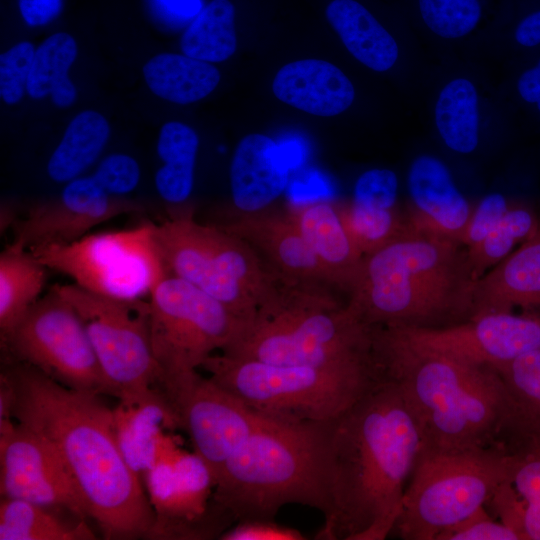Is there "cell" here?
Instances as JSON below:
<instances>
[{
  "mask_svg": "<svg viewBox=\"0 0 540 540\" xmlns=\"http://www.w3.org/2000/svg\"><path fill=\"white\" fill-rule=\"evenodd\" d=\"M286 211L329 274L333 286L348 293L364 256L350 240L336 204L314 199L291 203Z\"/></svg>",
  "mask_w": 540,
  "mask_h": 540,
  "instance_id": "603a6c76",
  "label": "cell"
},
{
  "mask_svg": "<svg viewBox=\"0 0 540 540\" xmlns=\"http://www.w3.org/2000/svg\"><path fill=\"white\" fill-rule=\"evenodd\" d=\"M110 137L111 125L102 112L91 108L78 111L48 158L47 176L65 184L85 175L102 158Z\"/></svg>",
  "mask_w": 540,
  "mask_h": 540,
  "instance_id": "4316f807",
  "label": "cell"
},
{
  "mask_svg": "<svg viewBox=\"0 0 540 540\" xmlns=\"http://www.w3.org/2000/svg\"><path fill=\"white\" fill-rule=\"evenodd\" d=\"M78 95L77 84L69 75L52 86L48 99L56 108L65 110L75 105Z\"/></svg>",
  "mask_w": 540,
  "mask_h": 540,
  "instance_id": "bcb514c9",
  "label": "cell"
},
{
  "mask_svg": "<svg viewBox=\"0 0 540 540\" xmlns=\"http://www.w3.org/2000/svg\"><path fill=\"white\" fill-rule=\"evenodd\" d=\"M48 268L28 249L8 245L0 254V332L5 338L41 297Z\"/></svg>",
  "mask_w": 540,
  "mask_h": 540,
  "instance_id": "f1b7e54d",
  "label": "cell"
},
{
  "mask_svg": "<svg viewBox=\"0 0 540 540\" xmlns=\"http://www.w3.org/2000/svg\"><path fill=\"white\" fill-rule=\"evenodd\" d=\"M474 282L457 243L409 227L363 258L347 305L370 327L450 326L472 317Z\"/></svg>",
  "mask_w": 540,
  "mask_h": 540,
  "instance_id": "277c9868",
  "label": "cell"
},
{
  "mask_svg": "<svg viewBox=\"0 0 540 540\" xmlns=\"http://www.w3.org/2000/svg\"><path fill=\"white\" fill-rule=\"evenodd\" d=\"M341 222L354 246L365 257L389 244L405 227L395 209L356 204H336Z\"/></svg>",
  "mask_w": 540,
  "mask_h": 540,
  "instance_id": "836d02e7",
  "label": "cell"
},
{
  "mask_svg": "<svg viewBox=\"0 0 540 540\" xmlns=\"http://www.w3.org/2000/svg\"><path fill=\"white\" fill-rule=\"evenodd\" d=\"M425 25L444 39H458L471 33L480 22L479 0H418Z\"/></svg>",
  "mask_w": 540,
  "mask_h": 540,
  "instance_id": "8d00e7d4",
  "label": "cell"
},
{
  "mask_svg": "<svg viewBox=\"0 0 540 540\" xmlns=\"http://www.w3.org/2000/svg\"><path fill=\"white\" fill-rule=\"evenodd\" d=\"M222 227L246 242L287 284L333 286L287 211L236 214Z\"/></svg>",
  "mask_w": 540,
  "mask_h": 540,
  "instance_id": "ac0fdd59",
  "label": "cell"
},
{
  "mask_svg": "<svg viewBox=\"0 0 540 540\" xmlns=\"http://www.w3.org/2000/svg\"><path fill=\"white\" fill-rule=\"evenodd\" d=\"M517 90L524 101L536 104L540 111V61L520 76Z\"/></svg>",
  "mask_w": 540,
  "mask_h": 540,
  "instance_id": "7dc6e473",
  "label": "cell"
},
{
  "mask_svg": "<svg viewBox=\"0 0 540 540\" xmlns=\"http://www.w3.org/2000/svg\"><path fill=\"white\" fill-rule=\"evenodd\" d=\"M540 223L535 213L524 206H510L502 220L477 245L467 249L466 257L474 281L507 257L515 245L531 238Z\"/></svg>",
  "mask_w": 540,
  "mask_h": 540,
  "instance_id": "d6a6232c",
  "label": "cell"
},
{
  "mask_svg": "<svg viewBox=\"0 0 540 540\" xmlns=\"http://www.w3.org/2000/svg\"><path fill=\"white\" fill-rule=\"evenodd\" d=\"M88 539H95V536L85 520L68 523L44 506L1 497L0 540Z\"/></svg>",
  "mask_w": 540,
  "mask_h": 540,
  "instance_id": "1f68e13d",
  "label": "cell"
},
{
  "mask_svg": "<svg viewBox=\"0 0 540 540\" xmlns=\"http://www.w3.org/2000/svg\"><path fill=\"white\" fill-rule=\"evenodd\" d=\"M272 92L282 103L318 117H334L355 100L349 77L335 64L317 58L283 65L272 81Z\"/></svg>",
  "mask_w": 540,
  "mask_h": 540,
  "instance_id": "44dd1931",
  "label": "cell"
},
{
  "mask_svg": "<svg viewBox=\"0 0 540 540\" xmlns=\"http://www.w3.org/2000/svg\"><path fill=\"white\" fill-rule=\"evenodd\" d=\"M48 269L104 296L143 299L168 274L154 239V224L88 234L68 244L29 250Z\"/></svg>",
  "mask_w": 540,
  "mask_h": 540,
  "instance_id": "8fae6325",
  "label": "cell"
},
{
  "mask_svg": "<svg viewBox=\"0 0 540 540\" xmlns=\"http://www.w3.org/2000/svg\"><path fill=\"white\" fill-rule=\"evenodd\" d=\"M36 45L29 40L12 44L0 54V99L15 106L27 96V85Z\"/></svg>",
  "mask_w": 540,
  "mask_h": 540,
  "instance_id": "74e56055",
  "label": "cell"
},
{
  "mask_svg": "<svg viewBox=\"0 0 540 540\" xmlns=\"http://www.w3.org/2000/svg\"><path fill=\"white\" fill-rule=\"evenodd\" d=\"M493 368L511 395L515 408L513 422L540 432V350Z\"/></svg>",
  "mask_w": 540,
  "mask_h": 540,
  "instance_id": "d590c367",
  "label": "cell"
},
{
  "mask_svg": "<svg viewBox=\"0 0 540 540\" xmlns=\"http://www.w3.org/2000/svg\"><path fill=\"white\" fill-rule=\"evenodd\" d=\"M510 205L500 193L484 196L472 210L460 243L467 249L480 243L502 220Z\"/></svg>",
  "mask_w": 540,
  "mask_h": 540,
  "instance_id": "b9f144b4",
  "label": "cell"
},
{
  "mask_svg": "<svg viewBox=\"0 0 540 540\" xmlns=\"http://www.w3.org/2000/svg\"><path fill=\"white\" fill-rule=\"evenodd\" d=\"M179 49L214 65L229 60L237 50L235 7L230 0H211L181 31Z\"/></svg>",
  "mask_w": 540,
  "mask_h": 540,
  "instance_id": "4dcf8cb0",
  "label": "cell"
},
{
  "mask_svg": "<svg viewBox=\"0 0 540 540\" xmlns=\"http://www.w3.org/2000/svg\"><path fill=\"white\" fill-rule=\"evenodd\" d=\"M13 420L56 452L104 539L151 536L154 508L127 460L115 411L100 395L67 388L15 361L1 374Z\"/></svg>",
  "mask_w": 540,
  "mask_h": 540,
  "instance_id": "6da1fadb",
  "label": "cell"
},
{
  "mask_svg": "<svg viewBox=\"0 0 540 540\" xmlns=\"http://www.w3.org/2000/svg\"><path fill=\"white\" fill-rule=\"evenodd\" d=\"M399 181L396 173L386 168H372L355 181L352 202L369 207L395 209Z\"/></svg>",
  "mask_w": 540,
  "mask_h": 540,
  "instance_id": "ab89813d",
  "label": "cell"
},
{
  "mask_svg": "<svg viewBox=\"0 0 540 540\" xmlns=\"http://www.w3.org/2000/svg\"><path fill=\"white\" fill-rule=\"evenodd\" d=\"M79 55L75 37L57 31L36 45L27 85V96L35 101L48 98L52 86L70 75Z\"/></svg>",
  "mask_w": 540,
  "mask_h": 540,
  "instance_id": "e575fe53",
  "label": "cell"
},
{
  "mask_svg": "<svg viewBox=\"0 0 540 540\" xmlns=\"http://www.w3.org/2000/svg\"><path fill=\"white\" fill-rule=\"evenodd\" d=\"M142 77L152 95L178 106L191 105L207 98L221 81V73L216 65L181 51L153 55L144 63Z\"/></svg>",
  "mask_w": 540,
  "mask_h": 540,
  "instance_id": "d4e9b609",
  "label": "cell"
},
{
  "mask_svg": "<svg viewBox=\"0 0 540 540\" xmlns=\"http://www.w3.org/2000/svg\"><path fill=\"white\" fill-rule=\"evenodd\" d=\"M471 296L472 317L517 307L540 311V226L517 250L474 282Z\"/></svg>",
  "mask_w": 540,
  "mask_h": 540,
  "instance_id": "7402d4cb",
  "label": "cell"
},
{
  "mask_svg": "<svg viewBox=\"0 0 540 540\" xmlns=\"http://www.w3.org/2000/svg\"><path fill=\"white\" fill-rule=\"evenodd\" d=\"M91 175L108 194L125 198L139 186L142 169L134 156L112 152L102 156Z\"/></svg>",
  "mask_w": 540,
  "mask_h": 540,
  "instance_id": "f35d334b",
  "label": "cell"
},
{
  "mask_svg": "<svg viewBox=\"0 0 540 540\" xmlns=\"http://www.w3.org/2000/svg\"><path fill=\"white\" fill-rule=\"evenodd\" d=\"M1 497L29 501L75 518L88 516L72 478L52 447L15 420L0 423Z\"/></svg>",
  "mask_w": 540,
  "mask_h": 540,
  "instance_id": "2e32d148",
  "label": "cell"
},
{
  "mask_svg": "<svg viewBox=\"0 0 540 540\" xmlns=\"http://www.w3.org/2000/svg\"><path fill=\"white\" fill-rule=\"evenodd\" d=\"M515 40L524 47L540 44V10L523 18L515 30Z\"/></svg>",
  "mask_w": 540,
  "mask_h": 540,
  "instance_id": "c3c4849f",
  "label": "cell"
},
{
  "mask_svg": "<svg viewBox=\"0 0 540 540\" xmlns=\"http://www.w3.org/2000/svg\"><path fill=\"white\" fill-rule=\"evenodd\" d=\"M509 475V457L500 443L421 451L393 531L404 540H438L485 507Z\"/></svg>",
  "mask_w": 540,
  "mask_h": 540,
  "instance_id": "9c48e42d",
  "label": "cell"
},
{
  "mask_svg": "<svg viewBox=\"0 0 540 540\" xmlns=\"http://www.w3.org/2000/svg\"><path fill=\"white\" fill-rule=\"evenodd\" d=\"M407 188L411 201L409 227L460 243L472 210L446 164L433 155L416 157L408 170Z\"/></svg>",
  "mask_w": 540,
  "mask_h": 540,
  "instance_id": "d6986e66",
  "label": "cell"
},
{
  "mask_svg": "<svg viewBox=\"0 0 540 540\" xmlns=\"http://www.w3.org/2000/svg\"><path fill=\"white\" fill-rule=\"evenodd\" d=\"M155 20L167 29L181 31L201 12L202 0H148Z\"/></svg>",
  "mask_w": 540,
  "mask_h": 540,
  "instance_id": "ee69618b",
  "label": "cell"
},
{
  "mask_svg": "<svg viewBox=\"0 0 540 540\" xmlns=\"http://www.w3.org/2000/svg\"><path fill=\"white\" fill-rule=\"evenodd\" d=\"M141 209L133 201L108 194L92 175H82L65 183L54 200L15 221L11 245L30 250L72 243L106 221Z\"/></svg>",
  "mask_w": 540,
  "mask_h": 540,
  "instance_id": "e0dca14e",
  "label": "cell"
},
{
  "mask_svg": "<svg viewBox=\"0 0 540 540\" xmlns=\"http://www.w3.org/2000/svg\"><path fill=\"white\" fill-rule=\"evenodd\" d=\"M201 369L258 412L293 422L331 421L380 379L374 362L282 365L221 352Z\"/></svg>",
  "mask_w": 540,
  "mask_h": 540,
  "instance_id": "52a82bcc",
  "label": "cell"
},
{
  "mask_svg": "<svg viewBox=\"0 0 540 540\" xmlns=\"http://www.w3.org/2000/svg\"><path fill=\"white\" fill-rule=\"evenodd\" d=\"M200 147L198 132L181 120L164 122L156 139V154L161 164L154 174L158 196L178 211L190 199Z\"/></svg>",
  "mask_w": 540,
  "mask_h": 540,
  "instance_id": "484cf974",
  "label": "cell"
},
{
  "mask_svg": "<svg viewBox=\"0 0 540 540\" xmlns=\"http://www.w3.org/2000/svg\"><path fill=\"white\" fill-rule=\"evenodd\" d=\"M372 356L412 410L422 451L497 445L514 417L511 395L493 367L412 346L383 327H374Z\"/></svg>",
  "mask_w": 540,
  "mask_h": 540,
  "instance_id": "3957f363",
  "label": "cell"
},
{
  "mask_svg": "<svg viewBox=\"0 0 540 540\" xmlns=\"http://www.w3.org/2000/svg\"><path fill=\"white\" fill-rule=\"evenodd\" d=\"M54 287L80 316L111 395L120 405H168L152 347L149 301L104 296L75 284Z\"/></svg>",
  "mask_w": 540,
  "mask_h": 540,
  "instance_id": "30bf717a",
  "label": "cell"
},
{
  "mask_svg": "<svg viewBox=\"0 0 540 540\" xmlns=\"http://www.w3.org/2000/svg\"><path fill=\"white\" fill-rule=\"evenodd\" d=\"M222 540H304L305 535L289 526L281 525L275 520H245L228 528L222 533Z\"/></svg>",
  "mask_w": 540,
  "mask_h": 540,
  "instance_id": "7bdbcfd3",
  "label": "cell"
},
{
  "mask_svg": "<svg viewBox=\"0 0 540 540\" xmlns=\"http://www.w3.org/2000/svg\"><path fill=\"white\" fill-rule=\"evenodd\" d=\"M329 422H293L266 415L214 479L211 499L237 522L274 520L289 504L323 513Z\"/></svg>",
  "mask_w": 540,
  "mask_h": 540,
  "instance_id": "5b68a950",
  "label": "cell"
},
{
  "mask_svg": "<svg viewBox=\"0 0 540 540\" xmlns=\"http://www.w3.org/2000/svg\"><path fill=\"white\" fill-rule=\"evenodd\" d=\"M438 540H521V536L510 526L496 521L482 507Z\"/></svg>",
  "mask_w": 540,
  "mask_h": 540,
  "instance_id": "60d3db41",
  "label": "cell"
},
{
  "mask_svg": "<svg viewBox=\"0 0 540 540\" xmlns=\"http://www.w3.org/2000/svg\"><path fill=\"white\" fill-rule=\"evenodd\" d=\"M275 140L281 159L291 171L296 166L298 159H302L303 157V138L298 134L292 133Z\"/></svg>",
  "mask_w": 540,
  "mask_h": 540,
  "instance_id": "681fc988",
  "label": "cell"
},
{
  "mask_svg": "<svg viewBox=\"0 0 540 540\" xmlns=\"http://www.w3.org/2000/svg\"><path fill=\"white\" fill-rule=\"evenodd\" d=\"M435 125L441 139L452 151L473 152L479 143V97L467 78L449 81L440 91L434 108Z\"/></svg>",
  "mask_w": 540,
  "mask_h": 540,
  "instance_id": "f546056e",
  "label": "cell"
},
{
  "mask_svg": "<svg viewBox=\"0 0 540 540\" xmlns=\"http://www.w3.org/2000/svg\"><path fill=\"white\" fill-rule=\"evenodd\" d=\"M423 448L397 384L380 379L328 424L321 540H384L394 529Z\"/></svg>",
  "mask_w": 540,
  "mask_h": 540,
  "instance_id": "7a4b0ae2",
  "label": "cell"
},
{
  "mask_svg": "<svg viewBox=\"0 0 540 540\" xmlns=\"http://www.w3.org/2000/svg\"><path fill=\"white\" fill-rule=\"evenodd\" d=\"M21 19L30 28L46 27L62 13L63 0H17Z\"/></svg>",
  "mask_w": 540,
  "mask_h": 540,
  "instance_id": "f6af8a7d",
  "label": "cell"
},
{
  "mask_svg": "<svg viewBox=\"0 0 540 540\" xmlns=\"http://www.w3.org/2000/svg\"><path fill=\"white\" fill-rule=\"evenodd\" d=\"M328 23L346 50L362 65L386 72L399 58L394 37L356 0H332L325 10Z\"/></svg>",
  "mask_w": 540,
  "mask_h": 540,
  "instance_id": "cb8c5ba5",
  "label": "cell"
},
{
  "mask_svg": "<svg viewBox=\"0 0 540 540\" xmlns=\"http://www.w3.org/2000/svg\"><path fill=\"white\" fill-rule=\"evenodd\" d=\"M380 327L412 346L490 367L540 350V311L490 312L437 328Z\"/></svg>",
  "mask_w": 540,
  "mask_h": 540,
  "instance_id": "9a60e30c",
  "label": "cell"
},
{
  "mask_svg": "<svg viewBox=\"0 0 540 540\" xmlns=\"http://www.w3.org/2000/svg\"><path fill=\"white\" fill-rule=\"evenodd\" d=\"M499 443L508 454L509 480L523 508L524 540H540V432L511 423Z\"/></svg>",
  "mask_w": 540,
  "mask_h": 540,
  "instance_id": "83f0119b",
  "label": "cell"
},
{
  "mask_svg": "<svg viewBox=\"0 0 540 540\" xmlns=\"http://www.w3.org/2000/svg\"><path fill=\"white\" fill-rule=\"evenodd\" d=\"M148 301L150 335L161 381L200 369L247 326L224 304L170 274L154 287Z\"/></svg>",
  "mask_w": 540,
  "mask_h": 540,
  "instance_id": "7c38bea8",
  "label": "cell"
},
{
  "mask_svg": "<svg viewBox=\"0 0 540 540\" xmlns=\"http://www.w3.org/2000/svg\"><path fill=\"white\" fill-rule=\"evenodd\" d=\"M160 388L213 483L266 417L198 370L165 378Z\"/></svg>",
  "mask_w": 540,
  "mask_h": 540,
  "instance_id": "5bb4252c",
  "label": "cell"
},
{
  "mask_svg": "<svg viewBox=\"0 0 540 540\" xmlns=\"http://www.w3.org/2000/svg\"><path fill=\"white\" fill-rule=\"evenodd\" d=\"M373 329L327 286L285 283L275 301L220 352L282 365L373 362Z\"/></svg>",
  "mask_w": 540,
  "mask_h": 540,
  "instance_id": "8992f818",
  "label": "cell"
},
{
  "mask_svg": "<svg viewBox=\"0 0 540 540\" xmlns=\"http://www.w3.org/2000/svg\"><path fill=\"white\" fill-rule=\"evenodd\" d=\"M1 342L17 362L67 388L111 395L80 316L54 286Z\"/></svg>",
  "mask_w": 540,
  "mask_h": 540,
  "instance_id": "4fadbf2b",
  "label": "cell"
},
{
  "mask_svg": "<svg viewBox=\"0 0 540 540\" xmlns=\"http://www.w3.org/2000/svg\"><path fill=\"white\" fill-rule=\"evenodd\" d=\"M290 173L274 138L262 133L242 137L229 167L231 199L237 215L268 210L287 188Z\"/></svg>",
  "mask_w": 540,
  "mask_h": 540,
  "instance_id": "ffe728a7",
  "label": "cell"
},
{
  "mask_svg": "<svg viewBox=\"0 0 540 540\" xmlns=\"http://www.w3.org/2000/svg\"><path fill=\"white\" fill-rule=\"evenodd\" d=\"M154 239L168 274L215 298L247 325L285 284L246 242L222 226L197 222L192 212L154 224Z\"/></svg>",
  "mask_w": 540,
  "mask_h": 540,
  "instance_id": "ba28073f",
  "label": "cell"
}]
</instances>
